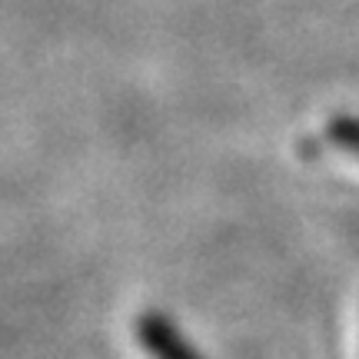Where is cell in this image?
I'll use <instances>...</instances> for the list:
<instances>
[{"instance_id": "obj_1", "label": "cell", "mask_w": 359, "mask_h": 359, "mask_svg": "<svg viewBox=\"0 0 359 359\" xmlns=\"http://www.w3.org/2000/svg\"><path fill=\"white\" fill-rule=\"evenodd\" d=\"M137 336L150 359H203L163 313H143L137 320Z\"/></svg>"}, {"instance_id": "obj_2", "label": "cell", "mask_w": 359, "mask_h": 359, "mask_svg": "<svg viewBox=\"0 0 359 359\" xmlns=\"http://www.w3.org/2000/svg\"><path fill=\"white\" fill-rule=\"evenodd\" d=\"M330 140L343 150L359 154V116H336L330 123Z\"/></svg>"}]
</instances>
